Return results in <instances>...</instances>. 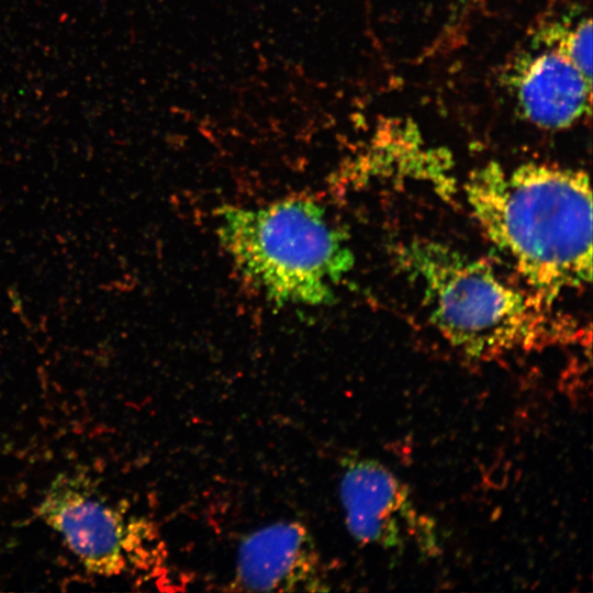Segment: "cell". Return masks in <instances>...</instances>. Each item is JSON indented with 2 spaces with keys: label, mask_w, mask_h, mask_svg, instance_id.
Listing matches in <instances>:
<instances>
[{
  "label": "cell",
  "mask_w": 593,
  "mask_h": 593,
  "mask_svg": "<svg viewBox=\"0 0 593 593\" xmlns=\"http://www.w3.org/2000/svg\"><path fill=\"white\" fill-rule=\"evenodd\" d=\"M465 193L490 242L551 303L592 277V195L582 170L546 164L472 171Z\"/></svg>",
  "instance_id": "1"
},
{
  "label": "cell",
  "mask_w": 593,
  "mask_h": 593,
  "mask_svg": "<svg viewBox=\"0 0 593 593\" xmlns=\"http://www.w3.org/2000/svg\"><path fill=\"white\" fill-rule=\"evenodd\" d=\"M398 253L421 286L430 323L469 357L488 359L572 336L569 322L553 315L548 302L508 284L484 261L425 238Z\"/></svg>",
  "instance_id": "2"
},
{
  "label": "cell",
  "mask_w": 593,
  "mask_h": 593,
  "mask_svg": "<svg viewBox=\"0 0 593 593\" xmlns=\"http://www.w3.org/2000/svg\"><path fill=\"white\" fill-rule=\"evenodd\" d=\"M215 231L238 272L278 306L328 305L355 264L345 234L309 198L223 206Z\"/></svg>",
  "instance_id": "3"
},
{
  "label": "cell",
  "mask_w": 593,
  "mask_h": 593,
  "mask_svg": "<svg viewBox=\"0 0 593 593\" xmlns=\"http://www.w3.org/2000/svg\"><path fill=\"white\" fill-rule=\"evenodd\" d=\"M38 515L94 574L121 575L160 559L153 526L125 515L83 478L58 477L40 502Z\"/></svg>",
  "instance_id": "4"
},
{
  "label": "cell",
  "mask_w": 593,
  "mask_h": 593,
  "mask_svg": "<svg viewBox=\"0 0 593 593\" xmlns=\"http://www.w3.org/2000/svg\"><path fill=\"white\" fill-rule=\"evenodd\" d=\"M525 119L549 130L567 128L590 113L592 76L585 74L549 31L537 30L511 72Z\"/></svg>",
  "instance_id": "5"
},
{
  "label": "cell",
  "mask_w": 593,
  "mask_h": 593,
  "mask_svg": "<svg viewBox=\"0 0 593 593\" xmlns=\"http://www.w3.org/2000/svg\"><path fill=\"white\" fill-rule=\"evenodd\" d=\"M234 584L246 591H326L321 558L306 527L278 522L240 544Z\"/></svg>",
  "instance_id": "6"
},
{
  "label": "cell",
  "mask_w": 593,
  "mask_h": 593,
  "mask_svg": "<svg viewBox=\"0 0 593 593\" xmlns=\"http://www.w3.org/2000/svg\"><path fill=\"white\" fill-rule=\"evenodd\" d=\"M340 500L348 530L363 544L399 546L402 529L416 523L406 488L374 460L345 461Z\"/></svg>",
  "instance_id": "7"
}]
</instances>
